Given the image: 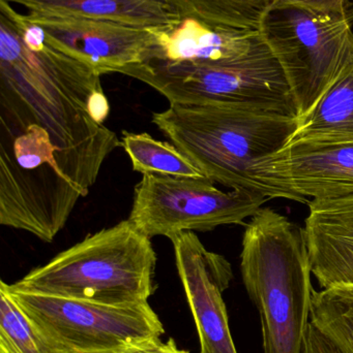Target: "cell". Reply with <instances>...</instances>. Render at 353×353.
<instances>
[{
  "mask_svg": "<svg viewBox=\"0 0 353 353\" xmlns=\"http://www.w3.org/2000/svg\"><path fill=\"white\" fill-rule=\"evenodd\" d=\"M88 113L97 123L104 124L110 113V105L103 88L95 91L89 97Z\"/></svg>",
  "mask_w": 353,
  "mask_h": 353,
  "instance_id": "22",
  "label": "cell"
},
{
  "mask_svg": "<svg viewBox=\"0 0 353 353\" xmlns=\"http://www.w3.org/2000/svg\"><path fill=\"white\" fill-rule=\"evenodd\" d=\"M6 286L31 323L62 353H113L157 341L165 334L149 302L101 304Z\"/></svg>",
  "mask_w": 353,
  "mask_h": 353,
  "instance_id": "7",
  "label": "cell"
},
{
  "mask_svg": "<svg viewBox=\"0 0 353 353\" xmlns=\"http://www.w3.org/2000/svg\"><path fill=\"white\" fill-rule=\"evenodd\" d=\"M267 176L282 199L298 203L350 196L353 195V142L290 143L273 157Z\"/></svg>",
  "mask_w": 353,
  "mask_h": 353,
  "instance_id": "11",
  "label": "cell"
},
{
  "mask_svg": "<svg viewBox=\"0 0 353 353\" xmlns=\"http://www.w3.org/2000/svg\"><path fill=\"white\" fill-rule=\"evenodd\" d=\"M158 256L130 220L103 228L8 284L17 292L108 305L149 302Z\"/></svg>",
  "mask_w": 353,
  "mask_h": 353,
  "instance_id": "4",
  "label": "cell"
},
{
  "mask_svg": "<svg viewBox=\"0 0 353 353\" xmlns=\"http://www.w3.org/2000/svg\"><path fill=\"white\" fill-rule=\"evenodd\" d=\"M25 14L43 28L50 45L101 76L140 63L157 43L149 29L78 17Z\"/></svg>",
  "mask_w": 353,
  "mask_h": 353,
  "instance_id": "10",
  "label": "cell"
},
{
  "mask_svg": "<svg viewBox=\"0 0 353 353\" xmlns=\"http://www.w3.org/2000/svg\"><path fill=\"white\" fill-rule=\"evenodd\" d=\"M184 18L213 26L259 30L273 0H173Z\"/></svg>",
  "mask_w": 353,
  "mask_h": 353,
  "instance_id": "16",
  "label": "cell"
},
{
  "mask_svg": "<svg viewBox=\"0 0 353 353\" xmlns=\"http://www.w3.org/2000/svg\"><path fill=\"white\" fill-rule=\"evenodd\" d=\"M113 353H190L188 350L178 347L175 340L170 338L166 342L161 339L149 343L139 344L132 347L124 348Z\"/></svg>",
  "mask_w": 353,
  "mask_h": 353,
  "instance_id": "21",
  "label": "cell"
},
{
  "mask_svg": "<svg viewBox=\"0 0 353 353\" xmlns=\"http://www.w3.org/2000/svg\"><path fill=\"white\" fill-rule=\"evenodd\" d=\"M311 323L342 353H353V288L314 290Z\"/></svg>",
  "mask_w": 353,
  "mask_h": 353,
  "instance_id": "17",
  "label": "cell"
},
{
  "mask_svg": "<svg viewBox=\"0 0 353 353\" xmlns=\"http://www.w3.org/2000/svg\"><path fill=\"white\" fill-rule=\"evenodd\" d=\"M76 83L0 94V223L51 243L122 143Z\"/></svg>",
  "mask_w": 353,
  "mask_h": 353,
  "instance_id": "1",
  "label": "cell"
},
{
  "mask_svg": "<svg viewBox=\"0 0 353 353\" xmlns=\"http://www.w3.org/2000/svg\"><path fill=\"white\" fill-rule=\"evenodd\" d=\"M303 353H342L337 346L321 333L312 323H310L307 332Z\"/></svg>",
  "mask_w": 353,
  "mask_h": 353,
  "instance_id": "20",
  "label": "cell"
},
{
  "mask_svg": "<svg viewBox=\"0 0 353 353\" xmlns=\"http://www.w3.org/2000/svg\"><path fill=\"white\" fill-rule=\"evenodd\" d=\"M242 247V282L258 309L265 353H303L315 290L304 228L261 208Z\"/></svg>",
  "mask_w": 353,
  "mask_h": 353,
  "instance_id": "3",
  "label": "cell"
},
{
  "mask_svg": "<svg viewBox=\"0 0 353 353\" xmlns=\"http://www.w3.org/2000/svg\"><path fill=\"white\" fill-rule=\"evenodd\" d=\"M0 353H62L23 312L0 282Z\"/></svg>",
  "mask_w": 353,
  "mask_h": 353,
  "instance_id": "18",
  "label": "cell"
},
{
  "mask_svg": "<svg viewBox=\"0 0 353 353\" xmlns=\"http://www.w3.org/2000/svg\"><path fill=\"white\" fill-rule=\"evenodd\" d=\"M170 241L196 325L200 353H238L223 299L233 278L229 261L207 250L194 232H182Z\"/></svg>",
  "mask_w": 353,
  "mask_h": 353,
  "instance_id": "9",
  "label": "cell"
},
{
  "mask_svg": "<svg viewBox=\"0 0 353 353\" xmlns=\"http://www.w3.org/2000/svg\"><path fill=\"white\" fill-rule=\"evenodd\" d=\"M122 145L130 157L133 170L142 175L205 176L173 144L155 140L151 134L124 132Z\"/></svg>",
  "mask_w": 353,
  "mask_h": 353,
  "instance_id": "15",
  "label": "cell"
},
{
  "mask_svg": "<svg viewBox=\"0 0 353 353\" xmlns=\"http://www.w3.org/2000/svg\"><path fill=\"white\" fill-rule=\"evenodd\" d=\"M308 205L304 232L312 275L323 290L353 288V195Z\"/></svg>",
  "mask_w": 353,
  "mask_h": 353,
  "instance_id": "12",
  "label": "cell"
},
{
  "mask_svg": "<svg viewBox=\"0 0 353 353\" xmlns=\"http://www.w3.org/2000/svg\"><path fill=\"white\" fill-rule=\"evenodd\" d=\"M353 142V62L325 91L290 143L339 144ZM289 143V144H290Z\"/></svg>",
  "mask_w": 353,
  "mask_h": 353,
  "instance_id": "14",
  "label": "cell"
},
{
  "mask_svg": "<svg viewBox=\"0 0 353 353\" xmlns=\"http://www.w3.org/2000/svg\"><path fill=\"white\" fill-rule=\"evenodd\" d=\"M274 3L303 6L331 14H342L352 8V0H273Z\"/></svg>",
  "mask_w": 353,
  "mask_h": 353,
  "instance_id": "19",
  "label": "cell"
},
{
  "mask_svg": "<svg viewBox=\"0 0 353 353\" xmlns=\"http://www.w3.org/2000/svg\"><path fill=\"white\" fill-rule=\"evenodd\" d=\"M267 197L251 191H222L207 176L143 175L134 191L128 219L149 238L171 240L187 232H209L242 224Z\"/></svg>",
  "mask_w": 353,
  "mask_h": 353,
  "instance_id": "8",
  "label": "cell"
},
{
  "mask_svg": "<svg viewBox=\"0 0 353 353\" xmlns=\"http://www.w3.org/2000/svg\"><path fill=\"white\" fill-rule=\"evenodd\" d=\"M259 32L283 68L298 118L311 111L353 62V6L331 14L274 3Z\"/></svg>",
  "mask_w": 353,
  "mask_h": 353,
  "instance_id": "6",
  "label": "cell"
},
{
  "mask_svg": "<svg viewBox=\"0 0 353 353\" xmlns=\"http://www.w3.org/2000/svg\"><path fill=\"white\" fill-rule=\"evenodd\" d=\"M168 99L169 105H221L298 118L281 64L259 30L238 53L202 63L143 60L120 70Z\"/></svg>",
  "mask_w": 353,
  "mask_h": 353,
  "instance_id": "5",
  "label": "cell"
},
{
  "mask_svg": "<svg viewBox=\"0 0 353 353\" xmlns=\"http://www.w3.org/2000/svg\"><path fill=\"white\" fill-rule=\"evenodd\" d=\"M28 14L110 21L138 28H165L184 19L173 0H6Z\"/></svg>",
  "mask_w": 353,
  "mask_h": 353,
  "instance_id": "13",
  "label": "cell"
},
{
  "mask_svg": "<svg viewBox=\"0 0 353 353\" xmlns=\"http://www.w3.org/2000/svg\"><path fill=\"white\" fill-rule=\"evenodd\" d=\"M153 123L201 172L231 189L282 199L267 167L300 125V118L221 105H169Z\"/></svg>",
  "mask_w": 353,
  "mask_h": 353,
  "instance_id": "2",
  "label": "cell"
}]
</instances>
